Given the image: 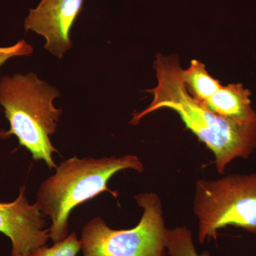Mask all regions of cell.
Returning <instances> with one entry per match:
<instances>
[{
  "label": "cell",
  "instance_id": "3957f363",
  "mask_svg": "<svg viewBox=\"0 0 256 256\" xmlns=\"http://www.w3.org/2000/svg\"><path fill=\"white\" fill-rule=\"evenodd\" d=\"M60 95L56 88L34 73L0 79V104L10 124L9 130L0 132V137L14 134L34 160H44L50 169L57 168L52 154L58 151L50 137L56 130L62 112L53 104Z\"/></svg>",
  "mask_w": 256,
  "mask_h": 256
},
{
  "label": "cell",
  "instance_id": "5b68a950",
  "mask_svg": "<svg viewBox=\"0 0 256 256\" xmlns=\"http://www.w3.org/2000/svg\"><path fill=\"white\" fill-rule=\"evenodd\" d=\"M144 212L134 228L114 230L100 217L84 226L80 242L84 256H165V222L161 200L156 193L134 196Z\"/></svg>",
  "mask_w": 256,
  "mask_h": 256
},
{
  "label": "cell",
  "instance_id": "7c38bea8",
  "mask_svg": "<svg viewBox=\"0 0 256 256\" xmlns=\"http://www.w3.org/2000/svg\"><path fill=\"white\" fill-rule=\"evenodd\" d=\"M33 52V47L23 40L12 46L0 47V66L10 58L28 56L32 54Z\"/></svg>",
  "mask_w": 256,
  "mask_h": 256
},
{
  "label": "cell",
  "instance_id": "277c9868",
  "mask_svg": "<svg viewBox=\"0 0 256 256\" xmlns=\"http://www.w3.org/2000/svg\"><path fill=\"white\" fill-rule=\"evenodd\" d=\"M194 212L201 244L206 239L216 240L218 230L227 226L256 234V173L198 180Z\"/></svg>",
  "mask_w": 256,
  "mask_h": 256
},
{
  "label": "cell",
  "instance_id": "8fae6325",
  "mask_svg": "<svg viewBox=\"0 0 256 256\" xmlns=\"http://www.w3.org/2000/svg\"><path fill=\"white\" fill-rule=\"evenodd\" d=\"M80 249V240L75 233H72L62 242H54L52 247L44 246L30 255L24 256H76Z\"/></svg>",
  "mask_w": 256,
  "mask_h": 256
},
{
  "label": "cell",
  "instance_id": "30bf717a",
  "mask_svg": "<svg viewBox=\"0 0 256 256\" xmlns=\"http://www.w3.org/2000/svg\"><path fill=\"white\" fill-rule=\"evenodd\" d=\"M165 247L170 256H210V252L198 254L192 239L191 230L186 226L166 228Z\"/></svg>",
  "mask_w": 256,
  "mask_h": 256
},
{
  "label": "cell",
  "instance_id": "9c48e42d",
  "mask_svg": "<svg viewBox=\"0 0 256 256\" xmlns=\"http://www.w3.org/2000/svg\"><path fill=\"white\" fill-rule=\"evenodd\" d=\"M182 78L188 94L200 102L212 97L222 86L220 80L208 74L204 64L192 60L190 66L182 70Z\"/></svg>",
  "mask_w": 256,
  "mask_h": 256
},
{
  "label": "cell",
  "instance_id": "7a4b0ae2",
  "mask_svg": "<svg viewBox=\"0 0 256 256\" xmlns=\"http://www.w3.org/2000/svg\"><path fill=\"white\" fill-rule=\"evenodd\" d=\"M128 169L142 173L144 166L137 156L130 154L102 159L74 156L60 163L37 194L42 213L52 220L50 238L57 242L68 236L69 216L75 207L104 192L117 198L118 194L109 190L108 183L116 173Z\"/></svg>",
  "mask_w": 256,
  "mask_h": 256
},
{
  "label": "cell",
  "instance_id": "6da1fadb",
  "mask_svg": "<svg viewBox=\"0 0 256 256\" xmlns=\"http://www.w3.org/2000/svg\"><path fill=\"white\" fill-rule=\"evenodd\" d=\"M158 84L146 90L152 94L150 105L133 114L136 126L146 114L161 109L176 112L185 126L215 156L217 171L224 174L237 158L247 159L256 148V121L242 122L218 116L188 94L178 56H156L154 62Z\"/></svg>",
  "mask_w": 256,
  "mask_h": 256
},
{
  "label": "cell",
  "instance_id": "ba28073f",
  "mask_svg": "<svg viewBox=\"0 0 256 256\" xmlns=\"http://www.w3.org/2000/svg\"><path fill=\"white\" fill-rule=\"evenodd\" d=\"M250 92L242 84L222 86L214 95L205 101V105L218 116L238 122L256 121V112L252 108Z\"/></svg>",
  "mask_w": 256,
  "mask_h": 256
},
{
  "label": "cell",
  "instance_id": "8992f818",
  "mask_svg": "<svg viewBox=\"0 0 256 256\" xmlns=\"http://www.w3.org/2000/svg\"><path fill=\"white\" fill-rule=\"evenodd\" d=\"M24 186L11 203H0V233L9 237L12 242V256L32 254L46 244L50 228H44V220L37 204H28Z\"/></svg>",
  "mask_w": 256,
  "mask_h": 256
},
{
  "label": "cell",
  "instance_id": "52a82bcc",
  "mask_svg": "<svg viewBox=\"0 0 256 256\" xmlns=\"http://www.w3.org/2000/svg\"><path fill=\"white\" fill-rule=\"evenodd\" d=\"M84 0H42L25 18L26 32L32 31L46 40L45 48L62 58L72 47L70 32L80 14Z\"/></svg>",
  "mask_w": 256,
  "mask_h": 256
}]
</instances>
